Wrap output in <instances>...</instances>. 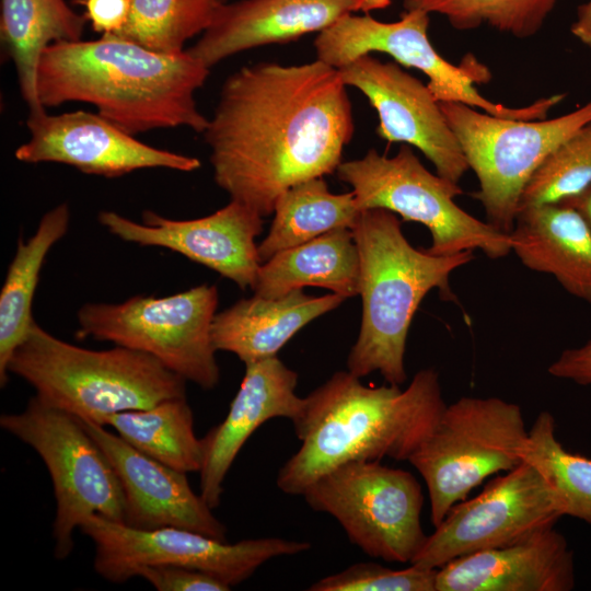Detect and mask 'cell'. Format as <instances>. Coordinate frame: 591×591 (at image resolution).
Listing matches in <instances>:
<instances>
[{
    "label": "cell",
    "instance_id": "obj_1",
    "mask_svg": "<svg viewBox=\"0 0 591 591\" xmlns=\"http://www.w3.org/2000/svg\"><path fill=\"white\" fill-rule=\"evenodd\" d=\"M346 86L318 59L230 74L202 132L216 184L265 218L291 186L336 172L355 130Z\"/></svg>",
    "mask_w": 591,
    "mask_h": 591
},
{
    "label": "cell",
    "instance_id": "obj_2",
    "mask_svg": "<svg viewBox=\"0 0 591 591\" xmlns=\"http://www.w3.org/2000/svg\"><path fill=\"white\" fill-rule=\"evenodd\" d=\"M208 76L209 68L187 50L161 54L101 35L49 45L38 62L36 90L44 107L92 104L99 115L134 136L181 126L202 134L208 118L194 93Z\"/></svg>",
    "mask_w": 591,
    "mask_h": 591
},
{
    "label": "cell",
    "instance_id": "obj_3",
    "mask_svg": "<svg viewBox=\"0 0 591 591\" xmlns=\"http://www.w3.org/2000/svg\"><path fill=\"white\" fill-rule=\"evenodd\" d=\"M445 403L434 369L418 371L409 385L366 386L351 372L334 373L305 397L293 425L299 450L279 468L276 484L302 495L321 475L351 461H407L429 436Z\"/></svg>",
    "mask_w": 591,
    "mask_h": 591
},
{
    "label": "cell",
    "instance_id": "obj_4",
    "mask_svg": "<svg viewBox=\"0 0 591 591\" xmlns=\"http://www.w3.org/2000/svg\"><path fill=\"white\" fill-rule=\"evenodd\" d=\"M351 231L359 253L362 318L347 370L358 378L378 371L399 386L407 379L406 340L420 302L436 288L453 300L450 275L473 260L474 251L439 256L417 250L395 213L385 209L361 211Z\"/></svg>",
    "mask_w": 591,
    "mask_h": 591
},
{
    "label": "cell",
    "instance_id": "obj_5",
    "mask_svg": "<svg viewBox=\"0 0 591 591\" xmlns=\"http://www.w3.org/2000/svg\"><path fill=\"white\" fill-rule=\"evenodd\" d=\"M46 404L101 425L111 414L186 396V380L154 357L123 346L91 350L36 322L8 364Z\"/></svg>",
    "mask_w": 591,
    "mask_h": 591
},
{
    "label": "cell",
    "instance_id": "obj_6",
    "mask_svg": "<svg viewBox=\"0 0 591 591\" xmlns=\"http://www.w3.org/2000/svg\"><path fill=\"white\" fill-rule=\"evenodd\" d=\"M528 436L514 403L463 396L447 405L407 460L426 483L433 526L487 477L521 464Z\"/></svg>",
    "mask_w": 591,
    "mask_h": 591
},
{
    "label": "cell",
    "instance_id": "obj_7",
    "mask_svg": "<svg viewBox=\"0 0 591 591\" xmlns=\"http://www.w3.org/2000/svg\"><path fill=\"white\" fill-rule=\"evenodd\" d=\"M336 174L352 188L360 211L385 209L425 225L431 234L426 251L432 255L480 250L498 259L511 252L509 233L460 208L454 201L463 193L457 183L429 172L408 144L391 158L371 149L341 162Z\"/></svg>",
    "mask_w": 591,
    "mask_h": 591
},
{
    "label": "cell",
    "instance_id": "obj_8",
    "mask_svg": "<svg viewBox=\"0 0 591 591\" xmlns=\"http://www.w3.org/2000/svg\"><path fill=\"white\" fill-rule=\"evenodd\" d=\"M218 298L216 286L200 285L162 298L86 303L78 311L77 336L148 354L186 381L211 390L220 378L211 340Z\"/></svg>",
    "mask_w": 591,
    "mask_h": 591
},
{
    "label": "cell",
    "instance_id": "obj_9",
    "mask_svg": "<svg viewBox=\"0 0 591 591\" xmlns=\"http://www.w3.org/2000/svg\"><path fill=\"white\" fill-rule=\"evenodd\" d=\"M0 426L33 448L45 463L56 499L54 554L67 558L73 531L92 515L124 523V493L107 456L74 415L33 396Z\"/></svg>",
    "mask_w": 591,
    "mask_h": 591
},
{
    "label": "cell",
    "instance_id": "obj_10",
    "mask_svg": "<svg viewBox=\"0 0 591 591\" xmlns=\"http://www.w3.org/2000/svg\"><path fill=\"white\" fill-rule=\"evenodd\" d=\"M428 27L429 13L420 10H405L398 21L390 23L348 13L318 33L316 59L341 69L361 56L384 53L402 66L420 70L437 101L463 103L502 118L545 119L566 96L556 94L515 108L495 103L475 88V83L489 81V69L473 56L459 65L445 60L432 46Z\"/></svg>",
    "mask_w": 591,
    "mask_h": 591
},
{
    "label": "cell",
    "instance_id": "obj_11",
    "mask_svg": "<svg viewBox=\"0 0 591 591\" xmlns=\"http://www.w3.org/2000/svg\"><path fill=\"white\" fill-rule=\"evenodd\" d=\"M479 188L488 222L510 233L523 187L559 144L591 123V101L552 119H510L459 102H439Z\"/></svg>",
    "mask_w": 591,
    "mask_h": 591
},
{
    "label": "cell",
    "instance_id": "obj_12",
    "mask_svg": "<svg viewBox=\"0 0 591 591\" xmlns=\"http://www.w3.org/2000/svg\"><path fill=\"white\" fill-rule=\"evenodd\" d=\"M311 509L334 517L364 554L389 563H412L424 547V493L408 471L380 461L340 464L302 493Z\"/></svg>",
    "mask_w": 591,
    "mask_h": 591
},
{
    "label": "cell",
    "instance_id": "obj_13",
    "mask_svg": "<svg viewBox=\"0 0 591 591\" xmlns=\"http://www.w3.org/2000/svg\"><path fill=\"white\" fill-rule=\"evenodd\" d=\"M79 529L95 545L94 570L115 583L137 577L142 567L171 565L207 572L232 588L266 561L311 548L309 542L280 537L229 543L181 528L141 530L97 514Z\"/></svg>",
    "mask_w": 591,
    "mask_h": 591
},
{
    "label": "cell",
    "instance_id": "obj_14",
    "mask_svg": "<svg viewBox=\"0 0 591 591\" xmlns=\"http://www.w3.org/2000/svg\"><path fill=\"white\" fill-rule=\"evenodd\" d=\"M564 517L545 477L528 461L455 503L410 565L438 569L463 555L502 547L553 528Z\"/></svg>",
    "mask_w": 591,
    "mask_h": 591
},
{
    "label": "cell",
    "instance_id": "obj_15",
    "mask_svg": "<svg viewBox=\"0 0 591 591\" xmlns=\"http://www.w3.org/2000/svg\"><path fill=\"white\" fill-rule=\"evenodd\" d=\"M99 221L125 242L182 254L242 290L255 286L262 265L256 237L263 232L264 218L239 201L230 200L209 216L189 220L169 219L146 210L142 222H136L107 210L100 212Z\"/></svg>",
    "mask_w": 591,
    "mask_h": 591
},
{
    "label": "cell",
    "instance_id": "obj_16",
    "mask_svg": "<svg viewBox=\"0 0 591 591\" xmlns=\"http://www.w3.org/2000/svg\"><path fill=\"white\" fill-rule=\"evenodd\" d=\"M26 126L30 139L14 152L24 163H62L105 177L157 167L193 172L201 165L194 157L139 141L97 113H30Z\"/></svg>",
    "mask_w": 591,
    "mask_h": 591
},
{
    "label": "cell",
    "instance_id": "obj_17",
    "mask_svg": "<svg viewBox=\"0 0 591 591\" xmlns=\"http://www.w3.org/2000/svg\"><path fill=\"white\" fill-rule=\"evenodd\" d=\"M338 70L345 84L358 89L376 111L380 138L416 147L437 174L454 183L461 179L470 169L466 158L427 84L371 54Z\"/></svg>",
    "mask_w": 591,
    "mask_h": 591
},
{
    "label": "cell",
    "instance_id": "obj_18",
    "mask_svg": "<svg viewBox=\"0 0 591 591\" xmlns=\"http://www.w3.org/2000/svg\"><path fill=\"white\" fill-rule=\"evenodd\" d=\"M79 419L120 482L126 525L141 530L181 528L227 541L225 525L193 490L186 473L138 451L104 426Z\"/></svg>",
    "mask_w": 591,
    "mask_h": 591
},
{
    "label": "cell",
    "instance_id": "obj_19",
    "mask_svg": "<svg viewBox=\"0 0 591 591\" xmlns=\"http://www.w3.org/2000/svg\"><path fill=\"white\" fill-rule=\"evenodd\" d=\"M298 373L277 356L245 364L240 389L225 418L201 438L200 496L213 510L221 501L223 483L236 455L264 422L301 418L305 397L296 393Z\"/></svg>",
    "mask_w": 591,
    "mask_h": 591
},
{
    "label": "cell",
    "instance_id": "obj_20",
    "mask_svg": "<svg viewBox=\"0 0 591 591\" xmlns=\"http://www.w3.org/2000/svg\"><path fill=\"white\" fill-rule=\"evenodd\" d=\"M370 11L369 0H240L222 2L210 25L188 49L209 69L259 46L322 32L345 14Z\"/></svg>",
    "mask_w": 591,
    "mask_h": 591
},
{
    "label": "cell",
    "instance_id": "obj_21",
    "mask_svg": "<svg viewBox=\"0 0 591 591\" xmlns=\"http://www.w3.org/2000/svg\"><path fill=\"white\" fill-rule=\"evenodd\" d=\"M573 554L553 528L515 543L452 559L437 569L436 591H569Z\"/></svg>",
    "mask_w": 591,
    "mask_h": 591
},
{
    "label": "cell",
    "instance_id": "obj_22",
    "mask_svg": "<svg viewBox=\"0 0 591 591\" xmlns=\"http://www.w3.org/2000/svg\"><path fill=\"white\" fill-rule=\"evenodd\" d=\"M509 235L525 267L553 275L567 292L591 302V229L579 211L563 202L522 209Z\"/></svg>",
    "mask_w": 591,
    "mask_h": 591
},
{
    "label": "cell",
    "instance_id": "obj_23",
    "mask_svg": "<svg viewBox=\"0 0 591 591\" xmlns=\"http://www.w3.org/2000/svg\"><path fill=\"white\" fill-rule=\"evenodd\" d=\"M344 300L335 293L313 297L302 289L275 299L254 294L215 315L212 345L244 364L275 357L302 327Z\"/></svg>",
    "mask_w": 591,
    "mask_h": 591
},
{
    "label": "cell",
    "instance_id": "obj_24",
    "mask_svg": "<svg viewBox=\"0 0 591 591\" xmlns=\"http://www.w3.org/2000/svg\"><path fill=\"white\" fill-rule=\"evenodd\" d=\"M360 262L350 229L326 232L262 263L254 294L282 297L304 287L331 290L344 299L359 294Z\"/></svg>",
    "mask_w": 591,
    "mask_h": 591
},
{
    "label": "cell",
    "instance_id": "obj_25",
    "mask_svg": "<svg viewBox=\"0 0 591 591\" xmlns=\"http://www.w3.org/2000/svg\"><path fill=\"white\" fill-rule=\"evenodd\" d=\"M0 37L14 63L30 113L45 111L36 90L37 67L51 44L82 39L86 18L65 0H1Z\"/></svg>",
    "mask_w": 591,
    "mask_h": 591
},
{
    "label": "cell",
    "instance_id": "obj_26",
    "mask_svg": "<svg viewBox=\"0 0 591 591\" xmlns=\"http://www.w3.org/2000/svg\"><path fill=\"white\" fill-rule=\"evenodd\" d=\"M69 206L63 202L40 219L35 233L20 240L0 293V385L8 383V364L16 347L28 334L34 318L32 303L39 274L50 248L66 235Z\"/></svg>",
    "mask_w": 591,
    "mask_h": 591
},
{
    "label": "cell",
    "instance_id": "obj_27",
    "mask_svg": "<svg viewBox=\"0 0 591 591\" xmlns=\"http://www.w3.org/2000/svg\"><path fill=\"white\" fill-rule=\"evenodd\" d=\"M268 234L258 244L262 263L275 254L337 229H352L361 211L352 192L333 194L323 177L300 182L276 200Z\"/></svg>",
    "mask_w": 591,
    "mask_h": 591
},
{
    "label": "cell",
    "instance_id": "obj_28",
    "mask_svg": "<svg viewBox=\"0 0 591 591\" xmlns=\"http://www.w3.org/2000/svg\"><path fill=\"white\" fill-rule=\"evenodd\" d=\"M101 426H111L138 451L177 471L187 474L201 468V440L195 434L186 396L107 415Z\"/></svg>",
    "mask_w": 591,
    "mask_h": 591
},
{
    "label": "cell",
    "instance_id": "obj_29",
    "mask_svg": "<svg viewBox=\"0 0 591 591\" xmlns=\"http://www.w3.org/2000/svg\"><path fill=\"white\" fill-rule=\"evenodd\" d=\"M223 0H130L127 22L115 36L161 54L185 51L187 39L210 25Z\"/></svg>",
    "mask_w": 591,
    "mask_h": 591
},
{
    "label": "cell",
    "instance_id": "obj_30",
    "mask_svg": "<svg viewBox=\"0 0 591 591\" xmlns=\"http://www.w3.org/2000/svg\"><path fill=\"white\" fill-rule=\"evenodd\" d=\"M555 491L564 515L591 525V459L567 451L555 436V419L541 412L529 430L524 459Z\"/></svg>",
    "mask_w": 591,
    "mask_h": 591
},
{
    "label": "cell",
    "instance_id": "obj_31",
    "mask_svg": "<svg viewBox=\"0 0 591 591\" xmlns=\"http://www.w3.org/2000/svg\"><path fill=\"white\" fill-rule=\"evenodd\" d=\"M404 9L438 13L456 30L487 25L517 38L535 35L557 0H402Z\"/></svg>",
    "mask_w": 591,
    "mask_h": 591
},
{
    "label": "cell",
    "instance_id": "obj_32",
    "mask_svg": "<svg viewBox=\"0 0 591 591\" xmlns=\"http://www.w3.org/2000/svg\"><path fill=\"white\" fill-rule=\"evenodd\" d=\"M590 186L591 123L554 149L533 172L521 193L518 211L563 202Z\"/></svg>",
    "mask_w": 591,
    "mask_h": 591
},
{
    "label": "cell",
    "instance_id": "obj_33",
    "mask_svg": "<svg viewBox=\"0 0 591 591\" xmlns=\"http://www.w3.org/2000/svg\"><path fill=\"white\" fill-rule=\"evenodd\" d=\"M437 569L410 565L392 569L378 563H357L324 577L310 591H436Z\"/></svg>",
    "mask_w": 591,
    "mask_h": 591
},
{
    "label": "cell",
    "instance_id": "obj_34",
    "mask_svg": "<svg viewBox=\"0 0 591 591\" xmlns=\"http://www.w3.org/2000/svg\"><path fill=\"white\" fill-rule=\"evenodd\" d=\"M137 577L146 579L158 591H229L231 587L207 572L171 565L146 566Z\"/></svg>",
    "mask_w": 591,
    "mask_h": 591
},
{
    "label": "cell",
    "instance_id": "obj_35",
    "mask_svg": "<svg viewBox=\"0 0 591 591\" xmlns=\"http://www.w3.org/2000/svg\"><path fill=\"white\" fill-rule=\"evenodd\" d=\"M84 8V16L101 35H115L125 26L130 0H77Z\"/></svg>",
    "mask_w": 591,
    "mask_h": 591
},
{
    "label": "cell",
    "instance_id": "obj_36",
    "mask_svg": "<svg viewBox=\"0 0 591 591\" xmlns=\"http://www.w3.org/2000/svg\"><path fill=\"white\" fill-rule=\"evenodd\" d=\"M547 371L555 378L591 385V340L581 347L564 350Z\"/></svg>",
    "mask_w": 591,
    "mask_h": 591
},
{
    "label": "cell",
    "instance_id": "obj_37",
    "mask_svg": "<svg viewBox=\"0 0 591 591\" xmlns=\"http://www.w3.org/2000/svg\"><path fill=\"white\" fill-rule=\"evenodd\" d=\"M571 34L591 48V0L577 10V19L570 28Z\"/></svg>",
    "mask_w": 591,
    "mask_h": 591
},
{
    "label": "cell",
    "instance_id": "obj_38",
    "mask_svg": "<svg viewBox=\"0 0 591 591\" xmlns=\"http://www.w3.org/2000/svg\"><path fill=\"white\" fill-rule=\"evenodd\" d=\"M563 204L569 205L579 211L591 229V186L580 195L563 201Z\"/></svg>",
    "mask_w": 591,
    "mask_h": 591
},
{
    "label": "cell",
    "instance_id": "obj_39",
    "mask_svg": "<svg viewBox=\"0 0 591 591\" xmlns=\"http://www.w3.org/2000/svg\"><path fill=\"white\" fill-rule=\"evenodd\" d=\"M392 0H369L370 10L382 9L391 4Z\"/></svg>",
    "mask_w": 591,
    "mask_h": 591
},
{
    "label": "cell",
    "instance_id": "obj_40",
    "mask_svg": "<svg viewBox=\"0 0 591 591\" xmlns=\"http://www.w3.org/2000/svg\"><path fill=\"white\" fill-rule=\"evenodd\" d=\"M223 1H225V0H223Z\"/></svg>",
    "mask_w": 591,
    "mask_h": 591
}]
</instances>
